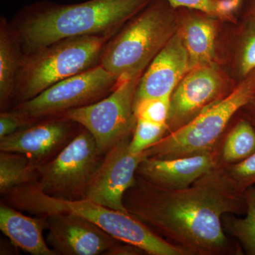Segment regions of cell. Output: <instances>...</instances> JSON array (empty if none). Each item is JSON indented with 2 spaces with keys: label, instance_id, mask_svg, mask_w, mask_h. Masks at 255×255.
Returning a JSON list of instances; mask_svg holds the SVG:
<instances>
[{
  "label": "cell",
  "instance_id": "6da1fadb",
  "mask_svg": "<svg viewBox=\"0 0 255 255\" xmlns=\"http://www.w3.org/2000/svg\"><path fill=\"white\" fill-rule=\"evenodd\" d=\"M124 204L130 214L187 255L238 254L223 227L224 215L246 214V194L238 190L222 161L184 189L158 187L136 174Z\"/></svg>",
  "mask_w": 255,
  "mask_h": 255
},
{
  "label": "cell",
  "instance_id": "7a4b0ae2",
  "mask_svg": "<svg viewBox=\"0 0 255 255\" xmlns=\"http://www.w3.org/2000/svg\"><path fill=\"white\" fill-rule=\"evenodd\" d=\"M152 0H88L62 4L41 1L24 6L9 23L23 53L82 36L114 35Z\"/></svg>",
  "mask_w": 255,
  "mask_h": 255
},
{
  "label": "cell",
  "instance_id": "3957f363",
  "mask_svg": "<svg viewBox=\"0 0 255 255\" xmlns=\"http://www.w3.org/2000/svg\"><path fill=\"white\" fill-rule=\"evenodd\" d=\"M2 202L37 216L70 214L85 218L116 239L141 248L150 255H187L179 247L156 234L130 214L116 211L87 199L67 200L53 197L33 184L13 188L3 194Z\"/></svg>",
  "mask_w": 255,
  "mask_h": 255
},
{
  "label": "cell",
  "instance_id": "277c9868",
  "mask_svg": "<svg viewBox=\"0 0 255 255\" xmlns=\"http://www.w3.org/2000/svg\"><path fill=\"white\" fill-rule=\"evenodd\" d=\"M176 10L167 0H152L107 42L100 65L118 82L142 76L177 32Z\"/></svg>",
  "mask_w": 255,
  "mask_h": 255
},
{
  "label": "cell",
  "instance_id": "5b68a950",
  "mask_svg": "<svg viewBox=\"0 0 255 255\" xmlns=\"http://www.w3.org/2000/svg\"><path fill=\"white\" fill-rule=\"evenodd\" d=\"M113 36L73 37L23 53L13 107L34 98L65 79L99 65L102 50Z\"/></svg>",
  "mask_w": 255,
  "mask_h": 255
},
{
  "label": "cell",
  "instance_id": "8992f818",
  "mask_svg": "<svg viewBox=\"0 0 255 255\" xmlns=\"http://www.w3.org/2000/svg\"><path fill=\"white\" fill-rule=\"evenodd\" d=\"M255 97V70L237 87L144 151L146 157L173 159L214 152L231 119Z\"/></svg>",
  "mask_w": 255,
  "mask_h": 255
},
{
  "label": "cell",
  "instance_id": "52a82bcc",
  "mask_svg": "<svg viewBox=\"0 0 255 255\" xmlns=\"http://www.w3.org/2000/svg\"><path fill=\"white\" fill-rule=\"evenodd\" d=\"M102 155L95 137L82 128L54 158L38 166L36 182L33 184L53 197L85 199Z\"/></svg>",
  "mask_w": 255,
  "mask_h": 255
},
{
  "label": "cell",
  "instance_id": "ba28073f",
  "mask_svg": "<svg viewBox=\"0 0 255 255\" xmlns=\"http://www.w3.org/2000/svg\"><path fill=\"white\" fill-rule=\"evenodd\" d=\"M140 78L119 81L102 100L56 116L73 121L91 132L101 153L105 155L117 142L133 133L137 123L134 100Z\"/></svg>",
  "mask_w": 255,
  "mask_h": 255
},
{
  "label": "cell",
  "instance_id": "9c48e42d",
  "mask_svg": "<svg viewBox=\"0 0 255 255\" xmlns=\"http://www.w3.org/2000/svg\"><path fill=\"white\" fill-rule=\"evenodd\" d=\"M118 79L100 64L46 89L34 98L13 107L32 123L66 111L92 105L110 95Z\"/></svg>",
  "mask_w": 255,
  "mask_h": 255
},
{
  "label": "cell",
  "instance_id": "30bf717a",
  "mask_svg": "<svg viewBox=\"0 0 255 255\" xmlns=\"http://www.w3.org/2000/svg\"><path fill=\"white\" fill-rule=\"evenodd\" d=\"M131 137L122 139L106 152L90 180L85 199L128 214L124 194L135 184L137 167L146 157L143 152H130Z\"/></svg>",
  "mask_w": 255,
  "mask_h": 255
},
{
  "label": "cell",
  "instance_id": "8fae6325",
  "mask_svg": "<svg viewBox=\"0 0 255 255\" xmlns=\"http://www.w3.org/2000/svg\"><path fill=\"white\" fill-rule=\"evenodd\" d=\"M224 81L221 69L214 63L189 70L171 96L167 122L169 132L189 123L209 106L224 97Z\"/></svg>",
  "mask_w": 255,
  "mask_h": 255
},
{
  "label": "cell",
  "instance_id": "7c38bea8",
  "mask_svg": "<svg viewBox=\"0 0 255 255\" xmlns=\"http://www.w3.org/2000/svg\"><path fill=\"white\" fill-rule=\"evenodd\" d=\"M76 125L60 116L43 119L0 139V150L21 154L38 166L58 155L76 135Z\"/></svg>",
  "mask_w": 255,
  "mask_h": 255
},
{
  "label": "cell",
  "instance_id": "4fadbf2b",
  "mask_svg": "<svg viewBox=\"0 0 255 255\" xmlns=\"http://www.w3.org/2000/svg\"><path fill=\"white\" fill-rule=\"evenodd\" d=\"M46 218L47 241L58 255H105L122 242L77 215L56 214Z\"/></svg>",
  "mask_w": 255,
  "mask_h": 255
},
{
  "label": "cell",
  "instance_id": "5bb4252c",
  "mask_svg": "<svg viewBox=\"0 0 255 255\" xmlns=\"http://www.w3.org/2000/svg\"><path fill=\"white\" fill-rule=\"evenodd\" d=\"M189 70V57L178 28L142 74L134 103L172 96Z\"/></svg>",
  "mask_w": 255,
  "mask_h": 255
},
{
  "label": "cell",
  "instance_id": "9a60e30c",
  "mask_svg": "<svg viewBox=\"0 0 255 255\" xmlns=\"http://www.w3.org/2000/svg\"><path fill=\"white\" fill-rule=\"evenodd\" d=\"M221 150L173 159L145 157L136 174L148 182L166 189H184L212 170L221 162Z\"/></svg>",
  "mask_w": 255,
  "mask_h": 255
},
{
  "label": "cell",
  "instance_id": "2e32d148",
  "mask_svg": "<svg viewBox=\"0 0 255 255\" xmlns=\"http://www.w3.org/2000/svg\"><path fill=\"white\" fill-rule=\"evenodd\" d=\"M45 216L30 217L1 201L0 229L14 246L33 255H58L43 237L46 229Z\"/></svg>",
  "mask_w": 255,
  "mask_h": 255
},
{
  "label": "cell",
  "instance_id": "e0dca14e",
  "mask_svg": "<svg viewBox=\"0 0 255 255\" xmlns=\"http://www.w3.org/2000/svg\"><path fill=\"white\" fill-rule=\"evenodd\" d=\"M184 9V23L179 31L189 57V70L214 63L216 23L219 18L196 10Z\"/></svg>",
  "mask_w": 255,
  "mask_h": 255
},
{
  "label": "cell",
  "instance_id": "ac0fdd59",
  "mask_svg": "<svg viewBox=\"0 0 255 255\" xmlns=\"http://www.w3.org/2000/svg\"><path fill=\"white\" fill-rule=\"evenodd\" d=\"M23 53L9 23L4 16L0 19V107L8 110L13 104L16 78Z\"/></svg>",
  "mask_w": 255,
  "mask_h": 255
},
{
  "label": "cell",
  "instance_id": "d6986e66",
  "mask_svg": "<svg viewBox=\"0 0 255 255\" xmlns=\"http://www.w3.org/2000/svg\"><path fill=\"white\" fill-rule=\"evenodd\" d=\"M38 165L26 156L16 152H0V193L36 182Z\"/></svg>",
  "mask_w": 255,
  "mask_h": 255
},
{
  "label": "cell",
  "instance_id": "ffe728a7",
  "mask_svg": "<svg viewBox=\"0 0 255 255\" xmlns=\"http://www.w3.org/2000/svg\"><path fill=\"white\" fill-rule=\"evenodd\" d=\"M247 201L246 216L243 219L236 214H227L222 218L225 232L236 238L246 254L255 255V187L245 191Z\"/></svg>",
  "mask_w": 255,
  "mask_h": 255
},
{
  "label": "cell",
  "instance_id": "44dd1931",
  "mask_svg": "<svg viewBox=\"0 0 255 255\" xmlns=\"http://www.w3.org/2000/svg\"><path fill=\"white\" fill-rule=\"evenodd\" d=\"M255 152V127L251 121L241 119L228 134L221 147V159L226 164L244 160Z\"/></svg>",
  "mask_w": 255,
  "mask_h": 255
},
{
  "label": "cell",
  "instance_id": "7402d4cb",
  "mask_svg": "<svg viewBox=\"0 0 255 255\" xmlns=\"http://www.w3.org/2000/svg\"><path fill=\"white\" fill-rule=\"evenodd\" d=\"M237 56V69L242 80L255 70V18L247 14Z\"/></svg>",
  "mask_w": 255,
  "mask_h": 255
},
{
  "label": "cell",
  "instance_id": "603a6c76",
  "mask_svg": "<svg viewBox=\"0 0 255 255\" xmlns=\"http://www.w3.org/2000/svg\"><path fill=\"white\" fill-rule=\"evenodd\" d=\"M168 132L167 124L159 125L138 119L130 140V152L133 154L142 153L157 143Z\"/></svg>",
  "mask_w": 255,
  "mask_h": 255
},
{
  "label": "cell",
  "instance_id": "cb8c5ba5",
  "mask_svg": "<svg viewBox=\"0 0 255 255\" xmlns=\"http://www.w3.org/2000/svg\"><path fill=\"white\" fill-rule=\"evenodd\" d=\"M170 106L171 96L146 99L134 103V113L137 120L163 125L168 122Z\"/></svg>",
  "mask_w": 255,
  "mask_h": 255
},
{
  "label": "cell",
  "instance_id": "d4e9b609",
  "mask_svg": "<svg viewBox=\"0 0 255 255\" xmlns=\"http://www.w3.org/2000/svg\"><path fill=\"white\" fill-rule=\"evenodd\" d=\"M174 9L196 10L223 20H231L235 11L232 5L225 0H167Z\"/></svg>",
  "mask_w": 255,
  "mask_h": 255
},
{
  "label": "cell",
  "instance_id": "484cf974",
  "mask_svg": "<svg viewBox=\"0 0 255 255\" xmlns=\"http://www.w3.org/2000/svg\"><path fill=\"white\" fill-rule=\"evenodd\" d=\"M226 166L230 177L241 192L255 185V152L241 162Z\"/></svg>",
  "mask_w": 255,
  "mask_h": 255
},
{
  "label": "cell",
  "instance_id": "4316f807",
  "mask_svg": "<svg viewBox=\"0 0 255 255\" xmlns=\"http://www.w3.org/2000/svg\"><path fill=\"white\" fill-rule=\"evenodd\" d=\"M33 124L30 119L16 109L1 111L0 114V139L11 135Z\"/></svg>",
  "mask_w": 255,
  "mask_h": 255
},
{
  "label": "cell",
  "instance_id": "83f0119b",
  "mask_svg": "<svg viewBox=\"0 0 255 255\" xmlns=\"http://www.w3.org/2000/svg\"><path fill=\"white\" fill-rule=\"evenodd\" d=\"M105 255H147L143 250L129 243L121 242L118 245L109 250Z\"/></svg>",
  "mask_w": 255,
  "mask_h": 255
},
{
  "label": "cell",
  "instance_id": "f1b7e54d",
  "mask_svg": "<svg viewBox=\"0 0 255 255\" xmlns=\"http://www.w3.org/2000/svg\"><path fill=\"white\" fill-rule=\"evenodd\" d=\"M245 108H248L249 110L250 114H251V122L255 127V97L254 100L252 101L251 103L248 104Z\"/></svg>",
  "mask_w": 255,
  "mask_h": 255
},
{
  "label": "cell",
  "instance_id": "f546056e",
  "mask_svg": "<svg viewBox=\"0 0 255 255\" xmlns=\"http://www.w3.org/2000/svg\"><path fill=\"white\" fill-rule=\"evenodd\" d=\"M225 1H228L232 5L235 13H236L244 5L246 0H225Z\"/></svg>",
  "mask_w": 255,
  "mask_h": 255
},
{
  "label": "cell",
  "instance_id": "4dcf8cb0",
  "mask_svg": "<svg viewBox=\"0 0 255 255\" xmlns=\"http://www.w3.org/2000/svg\"><path fill=\"white\" fill-rule=\"evenodd\" d=\"M248 1V12L247 14L251 15L255 18V0H246Z\"/></svg>",
  "mask_w": 255,
  "mask_h": 255
}]
</instances>
